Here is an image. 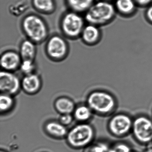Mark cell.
Listing matches in <instances>:
<instances>
[{"label":"cell","mask_w":152,"mask_h":152,"mask_svg":"<svg viewBox=\"0 0 152 152\" xmlns=\"http://www.w3.org/2000/svg\"><path fill=\"white\" fill-rule=\"evenodd\" d=\"M21 29L26 39L40 44L48 39V26L41 17L30 14L23 18L21 23Z\"/></svg>","instance_id":"obj_1"},{"label":"cell","mask_w":152,"mask_h":152,"mask_svg":"<svg viewBox=\"0 0 152 152\" xmlns=\"http://www.w3.org/2000/svg\"><path fill=\"white\" fill-rule=\"evenodd\" d=\"M86 102L94 113L101 116L112 115L118 107V102L114 96L104 91L96 90L90 92Z\"/></svg>","instance_id":"obj_2"},{"label":"cell","mask_w":152,"mask_h":152,"mask_svg":"<svg viewBox=\"0 0 152 152\" xmlns=\"http://www.w3.org/2000/svg\"><path fill=\"white\" fill-rule=\"evenodd\" d=\"M96 136L94 127L88 123H80L68 131L66 141L75 149L84 148L93 143Z\"/></svg>","instance_id":"obj_3"},{"label":"cell","mask_w":152,"mask_h":152,"mask_svg":"<svg viewBox=\"0 0 152 152\" xmlns=\"http://www.w3.org/2000/svg\"><path fill=\"white\" fill-rule=\"evenodd\" d=\"M85 18L79 13L69 10L64 13L59 22V27L63 36L75 40L80 37L85 24Z\"/></svg>","instance_id":"obj_4"},{"label":"cell","mask_w":152,"mask_h":152,"mask_svg":"<svg viewBox=\"0 0 152 152\" xmlns=\"http://www.w3.org/2000/svg\"><path fill=\"white\" fill-rule=\"evenodd\" d=\"M111 116L107 124V128L111 136L121 138L131 133L133 120L131 115L124 112H119Z\"/></svg>","instance_id":"obj_5"},{"label":"cell","mask_w":152,"mask_h":152,"mask_svg":"<svg viewBox=\"0 0 152 152\" xmlns=\"http://www.w3.org/2000/svg\"><path fill=\"white\" fill-rule=\"evenodd\" d=\"M114 14L113 5L105 1L93 4L85 13L84 17L88 23L97 26L107 23L113 17Z\"/></svg>","instance_id":"obj_6"},{"label":"cell","mask_w":152,"mask_h":152,"mask_svg":"<svg viewBox=\"0 0 152 152\" xmlns=\"http://www.w3.org/2000/svg\"><path fill=\"white\" fill-rule=\"evenodd\" d=\"M131 134L139 144L145 145L152 140V119L140 114L133 117Z\"/></svg>","instance_id":"obj_7"},{"label":"cell","mask_w":152,"mask_h":152,"mask_svg":"<svg viewBox=\"0 0 152 152\" xmlns=\"http://www.w3.org/2000/svg\"><path fill=\"white\" fill-rule=\"evenodd\" d=\"M45 50L50 59L54 62H61L68 56L69 45L64 36L54 34L47 39Z\"/></svg>","instance_id":"obj_8"},{"label":"cell","mask_w":152,"mask_h":152,"mask_svg":"<svg viewBox=\"0 0 152 152\" xmlns=\"http://www.w3.org/2000/svg\"><path fill=\"white\" fill-rule=\"evenodd\" d=\"M21 88V80L14 72L1 70L0 72V91L1 93L14 96Z\"/></svg>","instance_id":"obj_9"},{"label":"cell","mask_w":152,"mask_h":152,"mask_svg":"<svg viewBox=\"0 0 152 152\" xmlns=\"http://www.w3.org/2000/svg\"><path fill=\"white\" fill-rule=\"evenodd\" d=\"M22 60L19 52L8 50L1 54L0 64L2 70L14 72L19 69Z\"/></svg>","instance_id":"obj_10"},{"label":"cell","mask_w":152,"mask_h":152,"mask_svg":"<svg viewBox=\"0 0 152 152\" xmlns=\"http://www.w3.org/2000/svg\"><path fill=\"white\" fill-rule=\"evenodd\" d=\"M42 81L40 76L36 73L24 75L21 80V88L28 95H34L40 90Z\"/></svg>","instance_id":"obj_11"},{"label":"cell","mask_w":152,"mask_h":152,"mask_svg":"<svg viewBox=\"0 0 152 152\" xmlns=\"http://www.w3.org/2000/svg\"><path fill=\"white\" fill-rule=\"evenodd\" d=\"M44 129L48 135L58 139L66 137L68 131L66 126L63 125L59 121H48L45 124Z\"/></svg>","instance_id":"obj_12"},{"label":"cell","mask_w":152,"mask_h":152,"mask_svg":"<svg viewBox=\"0 0 152 152\" xmlns=\"http://www.w3.org/2000/svg\"><path fill=\"white\" fill-rule=\"evenodd\" d=\"M99 37L100 31L97 26L88 23L84 26L80 38L84 44L92 45L98 41Z\"/></svg>","instance_id":"obj_13"},{"label":"cell","mask_w":152,"mask_h":152,"mask_svg":"<svg viewBox=\"0 0 152 152\" xmlns=\"http://www.w3.org/2000/svg\"><path fill=\"white\" fill-rule=\"evenodd\" d=\"M54 107L58 113L62 115L73 113L76 106L74 102L71 99L61 96L55 100Z\"/></svg>","instance_id":"obj_14"},{"label":"cell","mask_w":152,"mask_h":152,"mask_svg":"<svg viewBox=\"0 0 152 152\" xmlns=\"http://www.w3.org/2000/svg\"><path fill=\"white\" fill-rule=\"evenodd\" d=\"M37 44L26 39L21 42L19 53L22 59L34 60L37 54Z\"/></svg>","instance_id":"obj_15"},{"label":"cell","mask_w":152,"mask_h":152,"mask_svg":"<svg viewBox=\"0 0 152 152\" xmlns=\"http://www.w3.org/2000/svg\"><path fill=\"white\" fill-rule=\"evenodd\" d=\"M94 0H66L69 10L82 14L85 13L94 4Z\"/></svg>","instance_id":"obj_16"},{"label":"cell","mask_w":152,"mask_h":152,"mask_svg":"<svg viewBox=\"0 0 152 152\" xmlns=\"http://www.w3.org/2000/svg\"><path fill=\"white\" fill-rule=\"evenodd\" d=\"M32 3L36 11L44 15L52 14L56 9L54 0H32Z\"/></svg>","instance_id":"obj_17"},{"label":"cell","mask_w":152,"mask_h":152,"mask_svg":"<svg viewBox=\"0 0 152 152\" xmlns=\"http://www.w3.org/2000/svg\"><path fill=\"white\" fill-rule=\"evenodd\" d=\"M90 107L86 105H80L76 107L73 113L74 119L80 123H85L92 118L93 114Z\"/></svg>","instance_id":"obj_18"},{"label":"cell","mask_w":152,"mask_h":152,"mask_svg":"<svg viewBox=\"0 0 152 152\" xmlns=\"http://www.w3.org/2000/svg\"><path fill=\"white\" fill-rule=\"evenodd\" d=\"M15 101L13 96L1 93L0 96V112L5 114L11 111L15 106Z\"/></svg>","instance_id":"obj_19"},{"label":"cell","mask_w":152,"mask_h":152,"mask_svg":"<svg viewBox=\"0 0 152 152\" xmlns=\"http://www.w3.org/2000/svg\"><path fill=\"white\" fill-rule=\"evenodd\" d=\"M112 145L105 141H98L91 143L84 148L83 152H107Z\"/></svg>","instance_id":"obj_20"},{"label":"cell","mask_w":152,"mask_h":152,"mask_svg":"<svg viewBox=\"0 0 152 152\" xmlns=\"http://www.w3.org/2000/svg\"><path fill=\"white\" fill-rule=\"evenodd\" d=\"M116 7L120 12L129 14L135 8L134 0H116Z\"/></svg>","instance_id":"obj_21"},{"label":"cell","mask_w":152,"mask_h":152,"mask_svg":"<svg viewBox=\"0 0 152 152\" xmlns=\"http://www.w3.org/2000/svg\"><path fill=\"white\" fill-rule=\"evenodd\" d=\"M19 69L24 75L35 73L36 65L34 60L23 59L22 60Z\"/></svg>","instance_id":"obj_22"},{"label":"cell","mask_w":152,"mask_h":152,"mask_svg":"<svg viewBox=\"0 0 152 152\" xmlns=\"http://www.w3.org/2000/svg\"><path fill=\"white\" fill-rule=\"evenodd\" d=\"M28 9L26 4H17L12 5L9 8L10 14L15 17H19L23 14Z\"/></svg>","instance_id":"obj_23"},{"label":"cell","mask_w":152,"mask_h":152,"mask_svg":"<svg viewBox=\"0 0 152 152\" xmlns=\"http://www.w3.org/2000/svg\"><path fill=\"white\" fill-rule=\"evenodd\" d=\"M114 152H130L132 148L129 143L124 141H118L112 145Z\"/></svg>","instance_id":"obj_24"},{"label":"cell","mask_w":152,"mask_h":152,"mask_svg":"<svg viewBox=\"0 0 152 152\" xmlns=\"http://www.w3.org/2000/svg\"><path fill=\"white\" fill-rule=\"evenodd\" d=\"M74 119L73 115L72 114H66L61 115L59 117V121L66 127L72 123Z\"/></svg>","instance_id":"obj_25"},{"label":"cell","mask_w":152,"mask_h":152,"mask_svg":"<svg viewBox=\"0 0 152 152\" xmlns=\"http://www.w3.org/2000/svg\"><path fill=\"white\" fill-rule=\"evenodd\" d=\"M152 0H134L135 2L141 6L148 5L151 2Z\"/></svg>","instance_id":"obj_26"},{"label":"cell","mask_w":152,"mask_h":152,"mask_svg":"<svg viewBox=\"0 0 152 152\" xmlns=\"http://www.w3.org/2000/svg\"><path fill=\"white\" fill-rule=\"evenodd\" d=\"M147 15L148 19L152 22V6L148 8L147 13Z\"/></svg>","instance_id":"obj_27"},{"label":"cell","mask_w":152,"mask_h":152,"mask_svg":"<svg viewBox=\"0 0 152 152\" xmlns=\"http://www.w3.org/2000/svg\"><path fill=\"white\" fill-rule=\"evenodd\" d=\"M146 149L152 151V140L145 145Z\"/></svg>","instance_id":"obj_28"},{"label":"cell","mask_w":152,"mask_h":152,"mask_svg":"<svg viewBox=\"0 0 152 152\" xmlns=\"http://www.w3.org/2000/svg\"><path fill=\"white\" fill-rule=\"evenodd\" d=\"M107 152H114L113 150V149L112 148V147L110 148V149L107 151Z\"/></svg>","instance_id":"obj_29"},{"label":"cell","mask_w":152,"mask_h":152,"mask_svg":"<svg viewBox=\"0 0 152 152\" xmlns=\"http://www.w3.org/2000/svg\"><path fill=\"white\" fill-rule=\"evenodd\" d=\"M143 152H152V151H150V150H147V149H145V150Z\"/></svg>","instance_id":"obj_30"},{"label":"cell","mask_w":152,"mask_h":152,"mask_svg":"<svg viewBox=\"0 0 152 152\" xmlns=\"http://www.w3.org/2000/svg\"><path fill=\"white\" fill-rule=\"evenodd\" d=\"M130 152H140L139 151H137V150H134V149H132L131 151Z\"/></svg>","instance_id":"obj_31"},{"label":"cell","mask_w":152,"mask_h":152,"mask_svg":"<svg viewBox=\"0 0 152 152\" xmlns=\"http://www.w3.org/2000/svg\"><path fill=\"white\" fill-rule=\"evenodd\" d=\"M0 152H8L7 151H6V150H2V149H1Z\"/></svg>","instance_id":"obj_32"},{"label":"cell","mask_w":152,"mask_h":152,"mask_svg":"<svg viewBox=\"0 0 152 152\" xmlns=\"http://www.w3.org/2000/svg\"><path fill=\"white\" fill-rule=\"evenodd\" d=\"M105 1H111V0H105Z\"/></svg>","instance_id":"obj_33"}]
</instances>
